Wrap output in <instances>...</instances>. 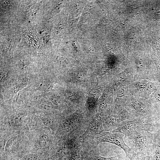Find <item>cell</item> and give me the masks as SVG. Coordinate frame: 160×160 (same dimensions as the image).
<instances>
[{"mask_svg":"<svg viewBox=\"0 0 160 160\" xmlns=\"http://www.w3.org/2000/svg\"><path fill=\"white\" fill-rule=\"evenodd\" d=\"M87 110L90 113H95L97 111V101L96 99L89 97L86 103Z\"/></svg>","mask_w":160,"mask_h":160,"instance_id":"cell-11","label":"cell"},{"mask_svg":"<svg viewBox=\"0 0 160 160\" xmlns=\"http://www.w3.org/2000/svg\"><path fill=\"white\" fill-rule=\"evenodd\" d=\"M81 119L77 117H72L66 120L61 125L62 129L67 132L73 131L81 123Z\"/></svg>","mask_w":160,"mask_h":160,"instance_id":"cell-10","label":"cell"},{"mask_svg":"<svg viewBox=\"0 0 160 160\" xmlns=\"http://www.w3.org/2000/svg\"><path fill=\"white\" fill-rule=\"evenodd\" d=\"M150 155L151 156V160H160V128L153 133Z\"/></svg>","mask_w":160,"mask_h":160,"instance_id":"cell-8","label":"cell"},{"mask_svg":"<svg viewBox=\"0 0 160 160\" xmlns=\"http://www.w3.org/2000/svg\"><path fill=\"white\" fill-rule=\"evenodd\" d=\"M104 131L102 119L97 116L89 123L86 130L79 137L81 142H86L94 139L96 135H100Z\"/></svg>","mask_w":160,"mask_h":160,"instance_id":"cell-7","label":"cell"},{"mask_svg":"<svg viewBox=\"0 0 160 160\" xmlns=\"http://www.w3.org/2000/svg\"><path fill=\"white\" fill-rule=\"evenodd\" d=\"M17 138L16 137H14L10 138L8 140L5 148V151H7L10 149L16 141Z\"/></svg>","mask_w":160,"mask_h":160,"instance_id":"cell-15","label":"cell"},{"mask_svg":"<svg viewBox=\"0 0 160 160\" xmlns=\"http://www.w3.org/2000/svg\"><path fill=\"white\" fill-rule=\"evenodd\" d=\"M102 119L104 131L111 132L116 129L122 121L131 120L132 119L124 108L117 115L104 117Z\"/></svg>","mask_w":160,"mask_h":160,"instance_id":"cell-6","label":"cell"},{"mask_svg":"<svg viewBox=\"0 0 160 160\" xmlns=\"http://www.w3.org/2000/svg\"><path fill=\"white\" fill-rule=\"evenodd\" d=\"M124 108L132 119L142 121L160 127V118L148 99L131 95L125 104Z\"/></svg>","mask_w":160,"mask_h":160,"instance_id":"cell-1","label":"cell"},{"mask_svg":"<svg viewBox=\"0 0 160 160\" xmlns=\"http://www.w3.org/2000/svg\"><path fill=\"white\" fill-rule=\"evenodd\" d=\"M20 160H41V158L37 154H29L24 156Z\"/></svg>","mask_w":160,"mask_h":160,"instance_id":"cell-14","label":"cell"},{"mask_svg":"<svg viewBox=\"0 0 160 160\" xmlns=\"http://www.w3.org/2000/svg\"><path fill=\"white\" fill-rule=\"evenodd\" d=\"M148 99L156 110L160 118V85L158 86Z\"/></svg>","mask_w":160,"mask_h":160,"instance_id":"cell-9","label":"cell"},{"mask_svg":"<svg viewBox=\"0 0 160 160\" xmlns=\"http://www.w3.org/2000/svg\"><path fill=\"white\" fill-rule=\"evenodd\" d=\"M159 127L135 119L122 121L119 126L111 132L119 133L129 137L140 130H145L152 132L157 131Z\"/></svg>","mask_w":160,"mask_h":160,"instance_id":"cell-4","label":"cell"},{"mask_svg":"<svg viewBox=\"0 0 160 160\" xmlns=\"http://www.w3.org/2000/svg\"><path fill=\"white\" fill-rule=\"evenodd\" d=\"M124 135L119 133H113L104 131L99 136L94 139L96 144L105 142L115 145L121 148L130 160H139V158L126 143Z\"/></svg>","mask_w":160,"mask_h":160,"instance_id":"cell-3","label":"cell"},{"mask_svg":"<svg viewBox=\"0 0 160 160\" xmlns=\"http://www.w3.org/2000/svg\"><path fill=\"white\" fill-rule=\"evenodd\" d=\"M153 59L156 68V72L155 76L160 84V60L156 55H154Z\"/></svg>","mask_w":160,"mask_h":160,"instance_id":"cell-13","label":"cell"},{"mask_svg":"<svg viewBox=\"0 0 160 160\" xmlns=\"http://www.w3.org/2000/svg\"><path fill=\"white\" fill-rule=\"evenodd\" d=\"M153 133L140 130L129 137L124 136V140L140 160L150 155L153 138Z\"/></svg>","mask_w":160,"mask_h":160,"instance_id":"cell-2","label":"cell"},{"mask_svg":"<svg viewBox=\"0 0 160 160\" xmlns=\"http://www.w3.org/2000/svg\"><path fill=\"white\" fill-rule=\"evenodd\" d=\"M49 140L48 136L46 135H43L40 137L39 139L40 145L42 146H45L48 143Z\"/></svg>","mask_w":160,"mask_h":160,"instance_id":"cell-16","label":"cell"},{"mask_svg":"<svg viewBox=\"0 0 160 160\" xmlns=\"http://www.w3.org/2000/svg\"><path fill=\"white\" fill-rule=\"evenodd\" d=\"M131 83L128 89L131 95L148 99L156 89L157 83L145 79H138Z\"/></svg>","mask_w":160,"mask_h":160,"instance_id":"cell-5","label":"cell"},{"mask_svg":"<svg viewBox=\"0 0 160 160\" xmlns=\"http://www.w3.org/2000/svg\"><path fill=\"white\" fill-rule=\"evenodd\" d=\"M122 160H130L126 156V157Z\"/></svg>","mask_w":160,"mask_h":160,"instance_id":"cell-17","label":"cell"},{"mask_svg":"<svg viewBox=\"0 0 160 160\" xmlns=\"http://www.w3.org/2000/svg\"><path fill=\"white\" fill-rule=\"evenodd\" d=\"M83 160H113L114 157H103L96 155H88L85 157H82Z\"/></svg>","mask_w":160,"mask_h":160,"instance_id":"cell-12","label":"cell"}]
</instances>
